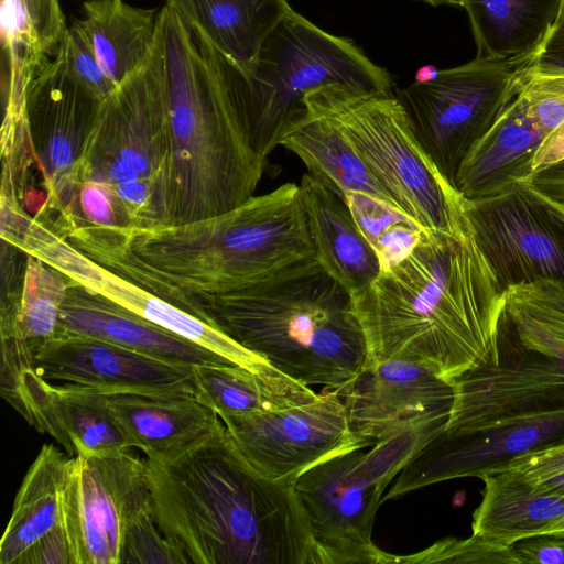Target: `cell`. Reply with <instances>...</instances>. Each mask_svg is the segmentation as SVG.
Segmentation results:
<instances>
[{"label": "cell", "mask_w": 564, "mask_h": 564, "mask_svg": "<svg viewBox=\"0 0 564 564\" xmlns=\"http://www.w3.org/2000/svg\"><path fill=\"white\" fill-rule=\"evenodd\" d=\"M72 246L199 319L198 301L315 258L300 185L285 183L200 220L152 228L83 225Z\"/></svg>", "instance_id": "1"}, {"label": "cell", "mask_w": 564, "mask_h": 564, "mask_svg": "<svg viewBox=\"0 0 564 564\" xmlns=\"http://www.w3.org/2000/svg\"><path fill=\"white\" fill-rule=\"evenodd\" d=\"M350 295L367 364L412 361L453 382L501 360L506 290L469 224L457 232L426 229L406 257Z\"/></svg>", "instance_id": "2"}, {"label": "cell", "mask_w": 564, "mask_h": 564, "mask_svg": "<svg viewBox=\"0 0 564 564\" xmlns=\"http://www.w3.org/2000/svg\"><path fill=\"white\" fill-rule=\"evenodd\" d=\"M145 464L155 523L185 563L323 564L294 484L257 471L225 425Z\"/></svg>", "instance_id": "3"}, {"label": "cell", "mask_w": 564, "mask_h": 564, "mask_svg": "<svg viewBox=\"0 0 564 564\" xmlns=\"http://www.w3.org/2000/svg\"><path fill=\"white\" fill-rule=\"evenodd\" d=\"M158 43L172 148L169 225H181L254 196L267 159L251 143L232 63L166 6Z\"/></svg>", "instance_id": "4"}, {"label": "cell", "mask_w": 564, "mask_h": 564, "mask_svg": "<svg viewBox=\"0 0 564 564\" xmlns=\"http://www.w3.org/2000/svg\"><path fill=\"white\" fill-rule=\"evenodd\" d=\"M199 319L306 384L340 390L366 366L350 292L315 258L198 301Z\"/></svg>", "instance_id": "5"}, {"label": "cell", "mask_w": 564, "mask_h": 564, "mask_svg": "<svg viewBox=\"0 0 564 564\" xmlns=\"http://www.w3.org/2000/svg\"><path fill=\"white\" fill-rule=\"evenodd\" d=\"M172 148L158 37L145 63L106 97L86 140L62 225H169Z\"/></svg>", "instance_id": "6"}, {"label": "cell", "mask_w": 564, "mask_h": 564, "mask_svg": "<svg viewBox=\"0 0 564 564\" xmlns=\"http://www.w3.org/2000/svg\"><path fill=\"white\" fill-rule=\"evenodd\" d=\"M232 66L251 143L264 159L306 115L303 99L310 90L332 83L381 93L393 87L387 69L350 39L322 30L294 10L249 67Z\"/></svg>", "instance_id": "7"}, {"label": "cell", "mask_w": 564, "mask_h": 564, "mask_svg": "<svg viewBox=\"0 0 564 564\" xmlns=\"http://www.w3.org/2000/svg\"><path fill=\"white\" fill-rule=\"evenodd\" d=\"M303 102L340 132L399 208L424 228L457 232L468 225L464 197L429 156L395 95L332 83L306 93Z\"/></svg>", "instance_id": "8"}, {"label": "cell", "mask_w": 564, "mask_h": 564, "mask_svg": "<svg viewBox=\"0 0 564 564\" xmlns=\"http://www.w3.org/2000/svg\"><path fill=\"white\" fill-rule=\"evenodd\" d=\"M432 422L386 438L371 449H354L310 468L294 481L323 564H390L376 546L372 528L392 479L446 429Z\"/></svg>", "instance_id": "9"}, {"label": "cell", "mask_w": 564, "mask_h": 564, "mask_svg": "<svg viewBox=\"0 0 564 564\" xmlns=\"http://www.w3.org/2000/svg\"><path fill=\"white\" fill-rule=\"evenodd\" d=\"M516 68L509 62L477 56L395 94L417 140L453 185L468 150L518 94Z\"/></svg>", "instance_id": "10"}, {"label": "cell", "mask_w": 564, "mask_h": 564, "mask_svg": "<svg viewBox=\"0 0 564 564\" xmlns=\"http://www.w3.org/2000/svg\"><path fill=\"white\" fill-rule=\"evenodd\" d=\"M61 503L73 564H120L129 523L151 506L145 459L130 449L69 457Z\"/></svg>", "instance_id": "11"}, {"label": "cell", "mask_w": 564, "mask_h": 564, "mask_svg": "<svg viewBox=\"0 0 564 564\" xmlns=\"http://www.w3.org/2000/svg\"><path fill=\"white\" fill-rule=\"evenodd\" d=\"M508 319L530 356L518 361L501 359L456 378L446 433H473L564 410V344L525 319Z\"/></svg>", "instance_id": "12"}, {"label": "cell", "mask_w": 564, "mask_h": 564, "mask_svg": "<svg viewBox=\"0 0 564 564\" xmlns=\"http://www.w3.org/2000/svg\"><path fill=\"white\" fill-rule=\"evenodd\" d=\"M102 100L66 69L56 53L31 77L25 90V126L45 204L37 212L65 221L76 195L77 171Z\"/></svg>", "instance_id": "13"}, {"label": "cell", "mask_w": 564, "mask_h": 564, "mask_svg": "<svg viewBox=\"0 0 564 564\" xmlns=\"http://www.w3.org/2000/svg\"><path fill=\"white\" fill-rule=\"evenodd\" d=\"M464 212L503 290L539 280L564 282V214L524 182L497 195L465 199Z\"/></svg>", "instance_id": "14"}, {"label": "cell", "mask_w": 564, "mask_h": 564, "mask_svg": "<svg viewBox=\"0 0 564 564\" xmlns=\"http://www.w3.org/2000/svg\"><path fill=\"white\" fill-rule=\"evenodd\" d=\"M221 421L242 457L275 481L294 484L324 460L367 448L351 432L338 391L330 389L306 403Z\"/></svg>", "instance_id": "15"}, {"label": "cell", "mask_w": 564, "mask_h": 564, "mask_svg": "<svg viewBox=\"0 0 564 564\" xmlns=\"http://www.w3.org/2000/svg\"><path fill=\"white\" fill-rule=\"evenodd\" d=\"M33 367L44 379L102 394L194 395V367L167 364L97 338L55 332L29 341Z\"/></svg>", "instance_id": "16"}, {"label": "cell", "mask_w": 564, "mask_h": 564, "mask_svg": "<svg viewBox=\"0 0 564 564\" xmlns=\"http://www.w3.org/2000/svg\"><path fill=\"white\" fill-rule=\"evenodd\" d=\"M354 435L366 447L432 422L449 420L452 382L406 360L366 364L338 390Z\"/></svg>", "instance_id": "17"}, {"label": "cell", "mask_w": 564, "mask_h": 564, "mask_svg": "<svg viewBox=\"0 0 564 564\" xmlns=\"http://www.w3.org/2000/svg\"><path fill=\"white\" fill-rule=\"evenodd\" d=\"M561 443H564V410L466 434H448L444 430L400 471L383 501L441 481L480 478L509 459Z\"/></svg>", "instance_id": "18"}, {"label": "cell", "mask_w": 564, "mask_h": 564, "mask_svg": "<svg viewBox=\"0 0 564 564\" xmlns=\"http://www.w3.org/2000/svg\"><path fill=\"white\" fill-rule=\"evenodd\" d=\"M28 252L55 268L73 282L231 361L249 367L270 364L219 329L94 262L51 226L40 227L32 235Z\"/></svg>", "instance_id": "19"}, {"label": "cell", "mask_w": 564, "mask_h": 564, "mask_svg": "<svg viewBox=\"0 0 564 564\" xmlns=\"http://www.w3.org/2000/svg\"><path fill=\"white\" fill-rule=\"evenodd\" d=\"M0 390L30 425L51 435L69 457L130 449L102 393L69 383L54 384L41 377L33 364L24 366Z\"/></svg>", "instance_id": "20"}, {"label": "cell", "mask_w": 564, "mask_h": 564, "mask_svg": "<svg viewBox=\"0 0 564 564\" xmlns=\"http://www.w3.org/2000/svg\"><path fill=\"white\" fill-rule=\"evenodd\" d=\"M56 330L97 338L177 366L235 362L73 281L62 304Z\"/></svg>", "instance_id": "21"}, {"label": "cell", "mask_w": 564, "mask_h": 564, "mask_svg": "<svg viewBox=\"0 0 564 564\" xmlns=\"http://www.w3.org/2000/svg\"><path fill=\"white\" fill-rule=\"evenodd\" d=\"M130 448L148 459L170 458L224 426L218 414L194 395L105 394Z\"/></svg>", "instance_id": "22"}, {"label": "cell", "mask_w": 564, "mask_h": 564, "mask_svg": "<svg viewBox=\"0 0 564 564\" xmlns=\"http://www.w3.org/2000/svg\"><path fill=\"white\" fill-rule=\"evenodd\" d=\"M543 140L518 93L462 160L455 188L468 200L506 191L533 172V160Z\"/></svg>", "instance_id": "23"}, {"label": "cell", "mask_w": 564, "mask_h": 564, "mask_svg": "<svg viewBox=\"0 0 564 564\" xmlns=\"http://www.w3.org/2000/svg\"><path fill=\"white\" fill-rule=\"evenodd\" d=\"M299 185L316 259L349 292L368 285L380 272L379 260L344 198L307 173Z\"/></svg>", "instance_id": "24"}, {"label": "cell", "mask_w": 564, "mask_h": 564, "mask_svg": "<svg viewBox=\"0 0 564 564\" xmlns=\"http://www.w3.org/2000/svg\"><path fill=\"white\" fill-rule=\"evenodd\" d=\"M165 6L242 68L293 10L290 0H165Z\"/></svg>", "instance_id": "25"}, {"label": "cell", "mask_w": 564, "mask_h": 564, "mask_svg": "<svg viewBox=\"0 0 564 564\" xmlns=\"http://www.w3.org/2000/svg\"><path fill=\"white\" fill-rule=\"evenodd\" d=\"M480 479L484 489L473 513L474 534L512 546L524 538L564 532V494L536 491L506 471Z\"/></svg>", "instance_id": "26"}, {"label": "cell", "mask_w": 564, "mask_h": 564, "mask_svg": "<svg viewBox=\"0 0 564 564\" xmlns=\"http://www.w3.org/2000/svg\"><path fill=\"white\" fill-rule=\"evenodd\" d=\"M194 376L197 399L220 420L302 404L317 395L310 386L290 378L271 364L194 366Z\"/></svg>", "instance_id": "27"}, {"label": "cell", "mask_w": 564, "mask_h": 564, "mask_svg": "<svg viewBox=\"0 0 564 564\" xmlns=\"http://www.w3.org/2000/svg\"><path fill=\"white\" fill-rule=\"evenodd\" d=\"M564 0H465L477 56L525 63L542 44Z\"/></svg>", "instance_id": "28"}, {"label": "cell", "mask_w": 564, "mask_h": 564, "mask_svg": "<svg viewBox=\"0 0 564 564\" xmlns=\"http://www.w3.org/2000/svg\"><path fill=\"white\" fill-rule=\"evenodd\" d=\"M84 19L75 20L104 72L118 86L135 73L156 42L160 9L132 7L122 0H86Z\"/></svg>", "instance_id": "29"}, {"label": "cell", "mask_w": 564, "mask_h": 564, "mask_svg": "<svg viewBox=\"0 0 564 564\" xmlns=\"http://www.w3.org/2000/svg\"><path fill=\"white\" fill-rule=\"evenodd\" d=\"M69 456L44 444L25 474L0 542V564H17L36 542L53 531L62 517V488Z\"/></svg>", "instance_id": "30"}, {"label": "cell", "mask_w": 564, "mask_h": 564, "mask_svg": "<svg viewBox=\"0 0 564 564\" xmlns=\"http://www.w3.org/2000/svg\"><path fill=\"white\" fill-rule=\"evenodd\" d=\"M280 145L297 155L306 166L307 174L341 198L349 192H361L399 208L389 192L329 122L306 112L285 133Z\"/></svg>", "instance_id": "31"}, {"label": "cell", "mask_w": 564, "mask_h": 564, "mask_svg": "<svg viewBox=\"0 0 564 564\" xmlns=\"http://www.w3.org/2000/svg\"><path fill=\"white\" fill-rule=\"evenodd\" d=\"M344 200L375 251L380 271L389 270L406 257L426 230L415 219L377 196L349 192Z\"/></svg>", "instance_id": "32"}, {"label": "cell", "mask_w": 564, "mask_h": 564, "mask_svg": "<svg viewBox=\"0 0 564 564\" xmlns=\"http://www.w3.org/2000/svg\"><path fill=\"white\" fill-rule=\"evenodd\" d=\"M70 283L65 274L26 253L19 313L20 332L26 340L37 341L54 335Z\"/></svg>", "instance_id": "33"}, {"label": "cell", "mask_w": 564, "mask_h": 564, "mask_svg": "<svg viewBox=\"0 0 564 564\" xmlns=\"http://www.w3.org/2000/svg\"><path fill=\"white\" fill-rule=\"evenodd\" d=\"M519 93L544 140L534 160L533 171L564 159V77H539L517 82Z\"/></svg>", "instance_id": "34"}, {"label": "cell", "mask_w": 564, "mask_h": 564, "mask_svg": "<svg viewBox=\"0 0 564 564\" xmlns=\"http://www.w3.org/2000/svg\"><path fill=\"white\" fill-rule=\"evenodd\" d=\"M506 314L536 325L564 344V282L539 280L508 288Z\"/></svg>", "instance_id": "35"}, {"label": "cell", "mask_w": 564, "mask_h": 564, "mask_svg": "<svg viewBox=\"0 0 564 564\" xmlns=\"http://www.w3.org/2000/svg\"><path fill=\"white\" fill-rule=\"evenodd\" d=\"M394 563L519 564L512 546L471 533L467 539L448 538L412 555L394 556Z\"/></svg>", "instance_id": "36"}, {"label": "cell", "mask_w": 564, "mask_h": 564, "mask_svg": "<svg viewBox=\"0 0 564 564\" xmlns=\"http://www.w3.org/2000/svg\"><path fill=\"white\" fill-rule=\"evenodd\" d=\"M120 563L185 564L183 556L155 523L152 503L129 523L122 541Z\"/></svg>", "instance_id": "37"}, {"label": "cell", "mask_w": 564, "mask_h": 564, "mask_svg": "<svg viewBox=\"0 0 564 564\" xmlns=\"http://www.w3.org/2000/svg\"><path fill=\"white\" fill-rule=\"evenodd\" d=\"M56 53L68 73L98 99L104 100L117 88L75 21L67 28Z\"/></svg>", "instance_id": "38"}, {"label": "cell", "mask_w": 564, "mask_h": 564, "mask_svg": "<svg viewBox=\"0 0 564 564\" xmlns=\"http://www.w3.org/2000/svg\"><path fill=\"white\" fill-rule=\"evenodd\" d=\"M10 6L26 24L40 53L53 57L67 30L58 0H1Z\"/></svg>", "instance_id": "39"}, {"label": "cell", "mask_w": 564, "mask_h": 564, "mask_svg": "<svg viewBox=\"0 0 564 564\" xmlns=\"http://www.w3.org/2000/svg\"><path fill=\"white\" fill-rule=\"evenodd\" d=\"M495 471L509 473L529 485L558 477L564 474V443L520 455L488 473Z\"/></svg>", "instance_id": "40"}, {"label": "cell", "mask_w": 564, "mask_h": 564, "mask_svg": "<svg viewBox=\"0 0 564 564\" xmlns=\"http://www.w3.org/2000/svg\"><path fill=\"white\" fill-rule=\"evenodd\" d=\"M517 82L539 77H564V7L563 10L532 56L517 66Z\"/></svg>", "instance_id": "41"}, {"label": "cell", "mask_w": 564, "mask_h": 564, "mask_svg": "<svg viewBox=\"0 0 564 564\" xmlns=\"http://www.w3.org/2000/svg\"><path fill=\"white\" fill-rule=\"evenodd\" d=\"M512 550L519 564H564V532L521 539Z\"/></svg>", "instance_id": "42"}, {"label": "cell", "mask_w": 564, "mask_h": 564, "mask_svg": "<svg viewBox=\"0 0 564 564\" xmlns=\"http://www.w3.org/2000/svg\"><path fill=\"white\" fill-rule=\"evenodd\" d=\"M17 564H73L68 540L61 523L31 546Z\"/></svg>", "instance_id": "43"}, {"label": "cell", "mask_w": 564, "mask_h": 564, "mask_svg": "<svg viewBox=\"0 0 564 564\" xmlns=\"http://www.w3.org/2000/svg\"><path fill=\"white\" fill-rule=\"evenodd\" d=\"M522 182L564 214V159L535 170Z\"/></svg>", "instance_id": "44"}, {"label": "cell", "mask_w": 564, "mask_h": 564, "mask_svg": "<svg viewBox=\"0 0 564 564\" xmlns=\"http://www.w3.org/2000/svg\"><path fill=\"white\" fill-rule=\"evenodd\" d=\"M529 486L532 487L536 491H549V492L564 494V474L558 477L551 478V479L541 481L539 484L529 485Z\"/></svg>", "instance_id": "45"}, {"label": "cell", "mask_w": 564, "mask_h": 564, "mask_svg": "<svg viewBox=\"0 0 564 564\" xmlns=\"http://www.w3.org/2000/svg\"><path fill=\"white\" fill-rule=\"evenodd\" d=\"M423 2H426L431 6H441V4H452V6H459L464 7L465 0H420Z\"/></svg>", "instance_id": "46"}]
</instances>
